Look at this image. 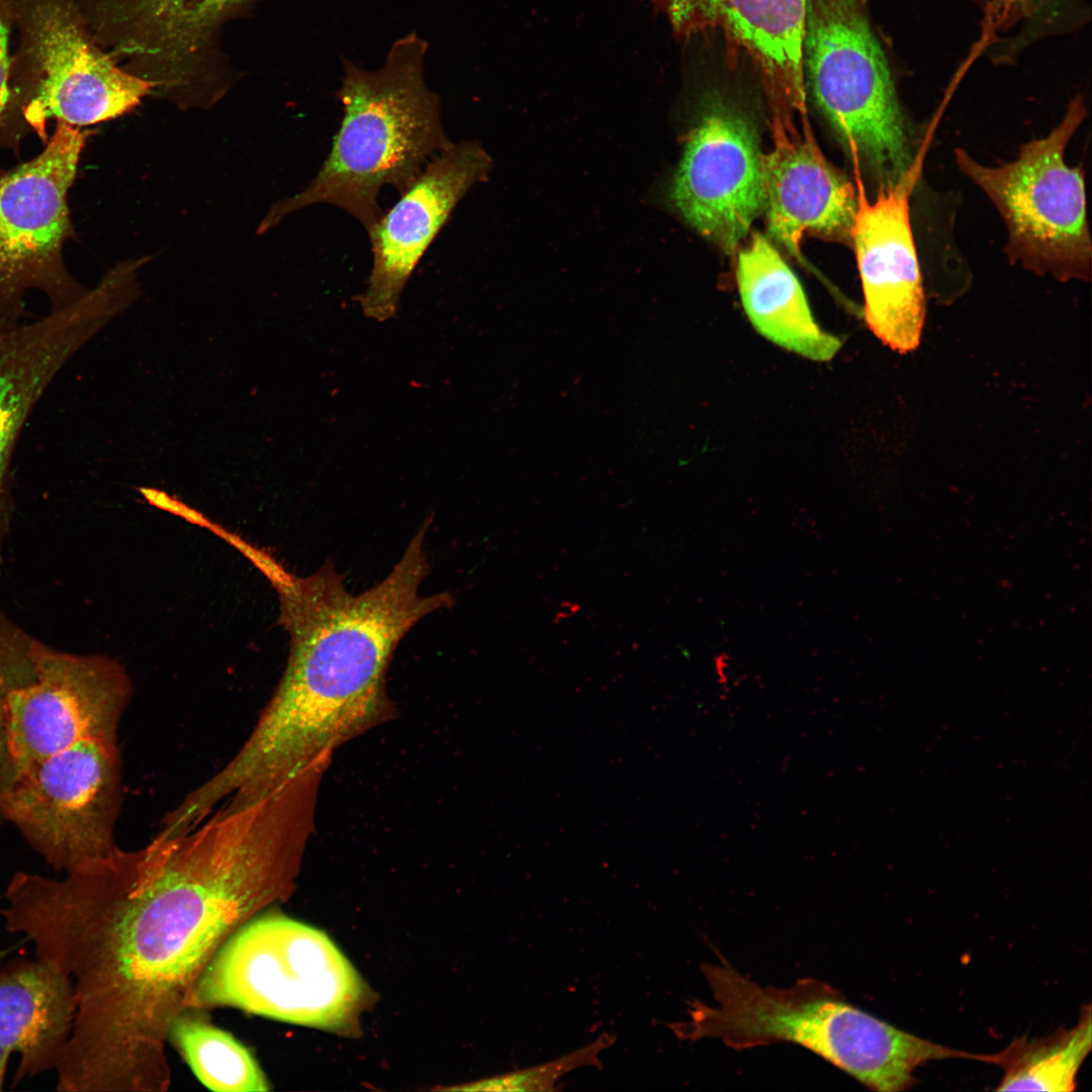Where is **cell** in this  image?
I'll return each mask as SVG.
<instances>
[{"label":"cell","instance_id":"obj_1","mask_svg":"<svg viewBox=\"0 0 1092 1092\" xmlns=\"http://www.w3.org/2000/svg\"><path fill=\"white\" fill-rule=\"evenodd\" d=\"M314 816L292 790L220 804L169 840L55 879L16 872L7 932L72 980L76 1012L56 1069L69 1092H162L168 1033L224 941L295 887Z\"/></svg>","mask_w":1092,"mask_h":1092},{"label":"cell","instance_id":"obj_2","mask_svg":"<svg viewBox=\"0 0 1092 1092\" xmlns=\"http://www.w3.org/2000/svg\"><path fill=\"white\" fill-rule=\"evenodd\" d=\"M427 519L389 574L361 594L347 590L328 560L297 576L268 552L246 557L269 579L288 632L282 677L237 753L204 781L214 802L251 803L320 757L395 717L386 675L399 642L423 618L452 607L450 593L421 596L429 573Z\"/></svg>","mask_w":1092,"mask_h":1092},{"label":"cell","instance_id":"obj_3","mask_svg":"<svg viewBox=\"0 0 1092 1092\" xmlns=\"http://www.w3.org/2000/svg\"><path fill=\"white\" fill-rule=\"evenodd\" d=\"M701 969L715 1004L689 1002V1019L669 1024L680 1039L717 1038L736 1050L793 1042L881 1092L911 1088L916 1069L929 1062L977 1057L897 1028L815 979L761 986L722 957Z\"/></svg>","mask_w":1092,"mask_h":1092},{"label":"cell","instance_id":"obj_4","mask_svg":"<svg viewBox=\"0 0 1092 1092\" xmlns=\"http://www.w3.org/2000/svg\"><path fill=\"white\" fill-rule=\"evenodd\" d=\"M427 52V41L411 32L392 43L376 70L342 59L343 117L331 150L308 186L270 208L259 234L320 203L346 211L368 231L383 212L380 190L389 185L401 194L451 145L439 97L425 80Z\"/></svg>","mask_w":1092,"mask_h":1092},{"label":"cell","instance_id":"obj_5","mask_svg":"<svg viewBox=\"0 0 1092 1092\" xmlns=\"http://www.w3.org/2000/svg\"><path fill=\"white\" fill-rule=\"evenodd\" d=\"M365 988L321 930L277 912H260L210 960L187 1009L232 1007L275 1020L340 1029L356 1018Z\"/></svg>","mask_w":1092,"mask_h":1092},{"label":"cell","instance_id":"obj_6","mask_svg":"<svg viewBox=\"0 0 1092 1092\" xmlns=\"http://www.w3.org/2000/svg\"><path fill=\"white\" fill-rule=\"evenodd\" d=\"M870 0H807V93L841 139L853 169L878 188L919 169L910 123L869 15Z\"/></svg>","mask_w":1092,"mask_h":1092},{"label":"cell","instance_id":"obj_7","mask_svg":"<svg viewBox=\"0 0 1092 1092\" xmlns=\"http://www.w3.org/2000/svg\"><path fill=\"white\" fill-rule=\"evenodd\" d=\"M1085 115L1082 98L1075 97L1055 128L1021 146L1015 160L1000 166L979 163L964 149L954 155L959 169L1000 213L1010 261L1061 281L1089 280L1091 275L1084 174L1064 157Z\"/></svg>","mask_w":1092,"mask_h":1092},{"label":"cell","instance_id":"obj_8","mask_svg":"<svg viewBox=\"0 0 1092 1092\" xmlns=\"http://www.w3.org/2000/svg\"><path fill=\"white\" fill-rule=\"evenodd\" d=\"M87 136L80 127L57 122L39 154L0 169V336L21 326L29 291L42 292L51 312L87 291L63 255L74 235L68 193Z\"/></svg>","mask_w":1092,"mask_h":1092},{"label":"cell","instance_id":"obj_9","mask_svg":"<svg viewBox=\"0 0 1092 1092\" xmlns=\"http://www.w3.org/2000/svg\"><path fill=\"white\" fill-rule=\"evenodd\" d=\"M122 793L117 740L87 739L20 774L1 799V817L55 871L69 873L120 849Z\"/></svg>","mask_w":1092,"mask_h":1092},{"label":"cell","instance_id":"obj_10","mask_svg":"<svg viewBox=\"0 0 1092 1092\" xmlns=\"http://www.w3.org/2000/svg\"><path fill=\"white\" fill-rule=\"evenodd\" d=\"M36 69L0 120V148L16 149L29 133L44 144L47 122L81 127L126 113L159 84L123 71L97 48L73 0H27Z\"/></svg>","mask_w":1092,"mask_h":1092},{"label":"cell","instance_id":"obj_11","mask_svg":"<svg viewBox=\"0 0 1092 1092\" xmlns=\"http://www.w3.org/2000/svg\"><path fill=\"white\" fill-rule=\"evenodd\" d=\"M131 692L115 660L40 641L33 674L8 699L7 738L16 778L80 741H116Z\"/></svg>","mask_w":1092,"mask_h":1092},{"label":"cell","instance_id":"obj_12","mask_svg":"<svg viewBox=\"0 0 1092 1092\" xmlns=\"http://www.w3.org/2000/svg\"><path fill=\"white\" fill-rule=\"evenodd\" d=\"M668 187L700 235L734 254L763 207L762 153L749 117L721 94L704 102Z\"/></svg>","mask_w":1092,"mask_h":1092},{"label":"cell","instance_id":"obj_13","mask_svg":"<svg viewBox=\"0 0 1092 1092\" xmlns=\"http://www.w3.org/2000/svg\"><path fill=\"white\" fill-rule=\"evenodd\" d=\"M677 41L709 34L723 40L727 61L757 72L769 124L808 120L803 65L807 0H649Z\"/></svg>","mask_w":1092,"mask_h":1092},{"label":"cell","instance_id":"obj_14","mask_svg":"<svg viewBox=\"0 0 1092 1092\" xmlns=\"http://www.w3.org/2000/svg\"><path fill=\"white\" fill-rule=\"evenodd\" d=\"M491 165L477 141L451 143L382 212L367 231L372 266L359 296L365 316L385 322L396 314L401 293L420 260L465 194L487 178Z\"/></svg>","mask_w":1092,"mask_h":1092},{"label":"cell","instance_id":"obj_15","mask_svg":"<svg viewBox=\"0 0 1092 1092\" xmlns=\"http://www.w3.org/2000/svg\"><path fill=\"white\" fill-rule=\"evenodd\" d=\"M918 170L894 186L866 195L859 172L851 234L864 299V320L883 344L901 354L920 343L925 317L922 275L910 222L909 198Z\"/></svg>","mask_w":1092,"mask_h":1092},{"label":"cell","instance_id":"obj_16","mask_svg":"<svg viewBox=\"0 0 1092 1092\" xmlns=\"http://www.w3.org/2000/svg\"><path fill=\"white\" fill-rule=\"evenodd\" d=\"M774 146L762 155V182L770 235L803 258L806 236L851 243L857 207L851 182L823 155L810 123L770 129Z\"/></svg>","mask_w":1092,"mask_h":1092},{"label":"cell","instance_id":"obj_17","mask_svg":"<svg viewBox=\"0 0 1092 1092\" xmlns=\"http://www.w3.org/2000/svg\"><path fill=\"white\" fill-rule=\"evenodd\" d=\"M249 1L103 0L100 10L117 52L174 87L203 67L220 24Z\"/></svg>","mask_w":1092,"mask_h":1092},{"label":"cell","instance_id":"obj_18","mask_svg":"<svg viewBox=\"0 0 1092 1092\" xmlns=\"http://www.w3.org/2000/svg\"><path fill=\"white\" fill-rule=\"evenodd\" d=\"M75 1012L72 980L53 964L37 958L0 964V1091L12 1054L19 1055L12 1087L57 1069Z\"/></svg>","mask_w":1092,"mask_h":1092},{"label":"cell","instance_id":"obj_19","mask_svg":"<svg viewBox=\"0 0 1092 1092\" xmlns=\"http://www.w3.org/2000/svg\"><path fill=\"white\" fill-rule=\"evenodd\" d=\"M736 279L746 315L766 340L817 362L839 351L840 340L816 323L798 278L761 234L738 253Z\"/></svg>","mask_w":1092,"mask_h":1092},{"label":"cell","instance_id":"obj_20","mask_svg":"<svg viewBox=\"0 0 1092 1092\" xmlns=\"http://www.w3.org/2000/svg\"><path fill=\"white\" fill-rule=\"evenodd\" d=\"M1091 1046V1006L1087 1004L1071 1028L1061 1027L1050 1035L1034 1039L1018 1037L1004 1050L991 1054L990 1064L1003 1071L995 1090L1074 1091L1078 1073Z\"/></svg>","mask_w":1092,"mask_h":1092},{"label":"cell","instance_id":"obj_21","mask_svg":"<svg viewBox=\"0 0 1092 1092\" xmlns=\"http://www.w3.org/2000/svg\"><path fill=\"white\" fill-rule=\"evenodd\" d=\"M202 1013L193 1009L183 1011L168 1033V1042L179 1052L196 1078L213 1091H268L270 1083L251 1052Z\"/></svg>","mask_w":1092,"mask_h":1092},{"label":"cell","instance_id":"obj_22","mask_svg":"<svg viewBox=\"0 0 1092 1092\" xmlns=\"http://www.w3.org/2000/svg\"><path fill=\"white\" fill-rule=\"evenodd\" d=\"M39 642L0 611V802L16 779L7 738L8 699L33 674Z\"/></svg>","mask_w":1092,"mask_h":1092},{"label":"cell","instance_id":"obj_23","mask_svg":"<svg viewBox=\"0 0 1092 1092\" xmlns=\"http://www.w3.org/2000/svg\"><path fill=\"white\" fill-rule=\"evenodd\" d=\"M616 1036L614 1034L604 1033L592 1043L558 1059L523 1070L482 1079L470 1083L462 1087V1089L517 1092L555 1091L557 1090L555 1085L558 1080L575 1069L587 1066L602 1069L599 1055L602 1051L614 1044Z\"/></svg>","mask_w":1092,"mask_h":1092},{"label":"cell","instance_id":"obj_24","mask_svg":"<svg viewBox=\"0 0 1092 1092\" xmlns=\"http://www.w3.org/2000/svg\"><path fill=\"white\" fill-rule=\"evenodd\" d=\"M980 4L985 8L986 14L989 16L990 21L994 24H1001L1004 21H1011L1013 18H1019L1022 13L1029 10V6L1034 4L1035 0H968Z\"/></svg>","mask_w":1092,"mask_h":1092},{"label":"cell","instance_id":"obj_25","mask_svg":"<svg viewBox=\"0 0 1092 1092\" xmlns=\"http://www.w3.org/2000/svg\"><path fill=\"white\" fill-rule=\"evenodd\" d=\"M23 942H24V939L21 942L17 943V944L4 945L0 941V964L3 963L4 961H6L7 959H9L11 953L16 951L18 949V946Z\"/></svg>","mask_w":1092,"mask_h":1092}]
</instances>
